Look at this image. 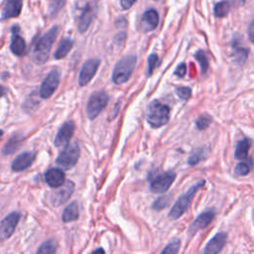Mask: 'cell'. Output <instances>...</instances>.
I'll use <instances>...</instances> for the list:
<instances>
[{
	"mask_svg": "<svg viewBox=\"0 0 254 254\" xmlns=\"http://www.w3.org/2000/svg\"><path fill=\"white\" fill-rule=\"evenodd\" d=\"M59 31L60 28L58 26H54L37 40L31 53L32 59L36 64H42L47 62L52 46L57 39Z\"/></svg>",
	"mask_w": 254,
	"mask_h": 254,
	"instance_id": "6da1fadb",
	"label": "cell"
},
{
	"mask_svg": "<svg viewBox=\"0 0 254 254\" xmlns=\"http://www.w3.org/2000/svg\"><path fill=\"white\" fill-rule=\"evenodd\" d=\"M137 63L135 55H128L121 58L114 65L112 72V81L115 84L125 83L131 76Z\"/></svg>",
	"mask_w": 254,
	"mask_h": 254,
	"instance_id": "7a4b0ae2",
	"label": "cell"
},
{
	"mask_svg": "<svg viewBox=\"0 0 254 254\" xmlns=\"http://www.w3.org/2000/svg\"><path fill=\"white\" fill-rule=\"evenodd\" d=\"M146 119L151 127H162L166 125L170 119V107L158 100H154L147 108Z\"/></svg>",
	"mask_w": 254,
	"mask_h": 254,
	"instance_id": "3957f363",
	"label": "cell"
},
{
	"mask_svg": "<svg viewBox=\"0 0 254 254\" xmlns=\"http://www.w3.org/2000/svg\"><path fill=\"white\" fill-rule=\"evenodd\" d=\"M204 186V181L201 180L199 182H197L195 185H193L191 188L189 189V190L187 192H185L184 194H182L177 201L175 202V204L173 205V207L170 210L169 216L171 219H178L180 218L189 208L194 194L196 193V191Z\"/></svg>",
	"mask_w": 254,
	"mask_h": 254,
	"instance_id": "277c9868",
	"label": "cell"
},
{
	"mask_svg": "<svg viewBox=\"0 0 254 254\" xmlns=\"http://www.w3.org/2000/svg\"><path fill=\"white\" fill-rule=\"evenodd\" d=\"M79 155V145L76 141H73L71 143H68L64 147V149L59 154L56 160V164L64 170H69L77 163Z\"/></svg>",
	"mask_w": 254,
	"mask_h": 254,
	"instance_id": "5b68a950",
	"label": "cell"
},
{
	"mask_svg": "<svg viewBox=\"0 0 254 254\" xmlns=\"http://www.w3.org/2000/svg\"><path fill=\"white\" fill-rule=\"evenodd\" d=\"M108 103V94L103 90L94 91L88 98L86 114L90 120L95 119Z\"/></svg>",
	"mask_w": 254,
	"mask_h": 254,
	"instance_id": "8992f818",
	"label": "cell"
},
{
	"mask_svg": "<svg viewBox=\"0 0 254 254\" xmlns=\"http://www.w3.org/2000/svg\"><path fill=\"white\" fill-rule=\"evenodd\" d=\"M61 79V70L57 67L53 68L43 80L40 87V95L43 99H48L53 95L59 86Z\"/></svg>",
	"mask_w": 254,
	"mask_h": 254,
	"instance_id": "52a82bcc",
	"label": "cell"
},
{
	"mask_svg": "<svg viewBox=\"0 0 254 254\" xmlns=\"http://www.w3.org/2000/svg\"><path fill=\"white\" fill-rule=\"evenodd\" d=\"M175 179L176 174L173 172H165L159 174L152 180L150 190L155 193H163L169 190Z\"/></svg>",
	"mask_w": 254,
	"mask_h": 254,
	"instance_id": "ba28073f",
	"label": "cell"
},
{
	"mask_svg": "<svg viewBox=\"0 0 254 254\" xmlns=\"http://www.w3.org/2000/svg\"><path fill=\"white\" fill-rule=\"evenodd\" d=\"M74 190V184L71 181L64 182V184L53 191L50 197V201L53 206H59L64 203L72 194Z\"/></svg>",
	"mask_w": 254,
	"mask_h": 254,
	"instance_id": "9c48e42d",
	"label": "cell"
},
{
	"mask_svg": "<svg viewBox=\"0 0 254 254\" xmlns=\"http://www.w3.org/2000/svg\"><path fill=\"white\" fill-rule=\"evenodd\" d=\"M20 220V213L13 211L4 217L0 222V240L8 239L15 231Z\"/></svg>",
	"mask_w": 254,
	"mask_h": 254,
	"instance_id": "30bf717a",
	"label": "cell"
},
{
	"mask_svg": "<svg viewBox=\"0 0 254 254\" xmlns=\"http://www.w3.org/2000/svg\"><path fill=\"white\" fill-rule=\"evenodd\" d=\"M99 64L100 61L98 59H89L83 63L78 74V83L80 86L86 85L93 78Z\"/></svg>",
	"mask_w": 254,
	"mask_h": 254,
	"instance_id": "8fae6325",
	"label": "cell"
},
{
	"mask_svg": "<svg viewBox=\"0 0 254 254\" xmlns=\"http://www.w3.org/2000/svg\"><path fill=\"white\" fill-rule=\"evenodd\" d=\"M74 132V123L72 121H66L64 122L59 129L56 138H55V146L56 147H62L66 146Z\"/></svg>",
	"mask_w": 254,
	"mask_h": 254,
	"instance_id": "7c38bea8",
	"label": "cell"
},
{
	"mask_svg": "<svg viewBox=\"0 0 254 254\" xmlns=\"http://www.w3.org/2000/svg\"><path fill=\"white\" fill-rule=\"evenodd\" d=\"M96 13V6L92 3H87L82 10L77 23V29L79 33H84L88 30Z\"/></svg>",
	"mask_w": 254,
	"mask_h": 254,
	"instance_id": "4fadbf2b",
	"label": "cell"
},
{
	"mask_svg": "<svg viewBox=\"0 0 254 254\" xmlns=\"http://www.w3.org/2000/svg\"><path fill=\"white\" fill-rule=\"evenodd\" d=\"M159 24V14L155 9H148L144 12L140 21V29L143 32H150L157 28Z\"/></svg>",
	"mask_w": 254,
	"mask_h": 254,
	"instance_id": "5bb4252c",
	"label": "cell"
},
{
	"mask_svg": "<svg viewBox=\"0 0 254 254\" xmlns=\"http://www.w3.org/2000/svg\"><path fill=\"white\" fill-rule=\"evenodd\" d=\"M10 50L15 56L21 57L26 54V43L20 34V29L17 26L12 28V38L10 44Z\"/></svg>",
	"mask_w": 254,
	"mask_h": 254,
	"instance_id": "9a60e30c",
	"label": "cell"
},
{
	"mask_svg": "<svg viewBox=\"0 0 254 254\" xmlns=\"http://www.w3.org/2000/svg\"><path fill=\"white\" fill-rule=\"evenodd\" d=\"M23 6V0H7L2 8L1 20H8L10 18H16L21 14Z\"/></svg>",
	"mask_w": 254,
	"mask_h": 254,
	"instance_id": "2e32d148",
	"label": "cell"
},
{
	"mask_svg": "<svg viewBox=\"0 0 254 254\" xmlns=\"http://www.w3.org/2000/svg\"><path fill=\"white\" fill-rule=\"evenodd\" d=\"M226 243V234L219 232L215 234L204 246L201 254H217Z\"/></svg>",
	"mask_w": 254,
	"mask_h": 254,
	"instance_id": "e0dca14e",
	"label": "cell"
},
{
	"mask_svg": "<svg viewBox=\"0 0 254 254\" xmlns=\"http://www.w3.org/2000/svg\"><path fill=\"white\" fill-rule=\"evenodd\" d=\"M36 154L34 152H24L17 156L12 162L11 169L14 172H22L28 169L34 162Z\"/></svg>",
	"mask_w": 254,
	"mask_h": 254,
	"instance_id": "ac0fdd59",
	"label": "cell"
},
{
	"mask_svg": "<svg viewBox=\"0 0 254 254\" xmlns=\"http://www.w3.org/2000/svg\"><path fill=\"white\" fill-rule=\"evenodd\" d=\"M214 218V211L213 210H207L204 212H201L191 223V225L189 228V234L193 235L197 230L205 228Z\"/></svg>",
	"mask_w": 254,
	"mask_h": 254,
	"instance_id": "d6986e66",
	"label": "cell"
},
{
	"mask_svg": "<svg viewBox=\"0 0 254 254\" xmlns=\"http://www.w3.org/2000/svg\"><path fill=\"white\" fill-rule=\"evenodd\" d=\"M45 181L50 187L59 188L64 184L65 177L61 169L52 168L45 173Z\"/></svg>",
	"mask_w": 254,
	"mask_h": 254,
	"instance_id": "ffe728a7",
	"label": "cell"
},
{
	"mask_svg": "<svg viewBox=\"0 0 254 254\" xmlns=\"http://www.w3.org/2000/svg\"><path fill=\"white\" fill-rule=\"evenodd\" d=\"M232 56H233V59H234V62L238 64V65H241L245 63V61L247 60V57H248V49L247 48H244V47H241V43H240V37L238 38H234L232 40Z\"/></svg>",
	"mask_w": 254,
	"mask_h": 254,
	"instance_id": "44dd1931",
	"label": "cell"
},
{
	"mask_svg": "<svg viewBox=\"0 0 254 254\" xmlns=\"http://www.w3.org/2000/svg\"><path fill=\"white\" fill-rule=\"evenodd\" d=\"M239 1L242 0H223L220 2H217L214 6V16L216 18H223L225 17L230 9L234 6H237L239 4Z\"/></svg>",
	"mask_w": 254,
	"mask_h": 254,
	"instance_id": "7402d4cb",
	"label": "cell"
},
{
	"mask_svg": "<svg viewBox=\"0 0 254 254\" xmlns=\"http://www.w3.org/2000/svg\"><path fill=\"white\" fill-rule=\"evenodd\" d=\"M79 215V206L76 201H72L63 211L62 219L64 222H70L76 220Z\"/></svg>",
	"mask_w": 254,
	"mask_h": 254,
	"instance_id": "603a6c76",
	"label": "cell"
},
{
	"mask_svg": "<svg viewBox=\"0 0 254 254\" xmlns=\"http://www.w3.org/2000/svg\"><path fill=\"white\" fill-rule=\"evenodd\" d=\"M23 139L24 138L22 135L14 134L13 136H11L9 138V140L4 145V147L2 149V153L4 155H10V154L14 153L20 147V144L23 141Z\"/></svg>",
	"mask_w": 254,
	"mask_h": 254,
	"instance_id": "cb8c5ba5",
	"label": "cell"
},
{
	"mask_svg": "<svg viewBox=\"0 0 254 254\" xmlns=\"http://www.w3.org/2000/svg\"><path fill=\"white\" fill-rule=\"evenodd\" d=\"M72 46H73V41L71 39L65 38V39L62 40V42L60 43L58 49L55 52L54 58L56 60H61V59L64 58L69 53V51L71 50Z\"/></svg>",
	"mask_w": 254,
	"mask_h": 254,
	"instance_id": "d4e9b609",
	"label": "cell"
},
{
	"mask_svg": "<svg viewBox=\"0 0 254 254\" xmlns=\"http://www.w3.org/2000/svg\"><path fill=\"white\" fill-rule=\"evenodd\" d=\"M250 140L247 138H244L240 141H238L235 151H234V157L237 160H243L247 157L249 149H250Z\"/></svg>",
	"mask_w": 254,
	"mask_h": 254,
	"instance_id": "484cf974",
	"label": "cell"
},
{
	"mask_svg": "<svg viewBox=\"0 0 254 254\" xmlns=\"http://www.w3.org/2000/svg\"><path fill=\"white\" fill-rule=\"evenodd\" d=\"M58 243L55 239H49L41 244L36 254H56Z\"/></svg>",
	"mask_w": 254,
	"mask_h": 254,
	"instance_id": "4316f807",
	"label": "cell"
},
{
	"mask_svg": "<svg viewBox=\"0 0 254 254\" xmlns=\"http://www.w3.org/2000/svg\"><path fill=\"white\" fill-rule=\"evenodd\" d=\"M194 58L200 66L201 73H205L208 69V60L203 51L199 50L194 54Z\"/></svg>",
	"mask_w": 254,
	"mask_h": 254,
	"instance_id": "83f0119b",
	"label": "cell"
},
{
	"mask_svg": "<svg viewBox=\"0 0 254 254\" xmlns=\"http://www.w3.org/2000/svg\"><path fill=\"white\" fill-rule=\"evenodd\" d=\"M66 0H52L49 6V13L52 17L56 16L60 10H62V8L64 6Z\"/></svg>",
	"mask_w": 254,
	"mask_h": 254,
	"instance_id": "f1b7e54d",
	"label": "cell"
},
{
	"mask_svg": "<svg viewBox=\"0 0 254 254\" xmlns=\"http://www.w3.org/2000/svg\"><path fill=\"white\" fill-rule=\"evenodd\" d=\"M204 156H205L204 150H203V149H197V150H195V151L190 156V158H189V160H188V163H189V165H190V166H194V165L198 164V163L204 158Z\"/></svg>",
	"mask_w": 254,
	"mask_h": 254,
	"instance_id": "f546056e",
	"label": "cell"
},
{
	"mask_svg": "<svg viewBox=\"0 0 254 254\" xmlns=\"http://www.w3.org/2000/svg\"><path fill=\"white\" fill-rule=\"evenodd\" d=\"M211 120H212V118H211L209 115L203 114V115L199 116V117L195 120V126H196V128L199 129V130H204V129H206V128L210 125Z\"/></svg>",
	"mask_w": 254,
	"mask_h": 254,
	"instance_id": "4dcf8cb0",
	"label": "cell"
},
{
	"mask_svg": "<svg viewBox=\"0 0 254 254\" xmlns=\"http://www.w3.org/2000/svg\"><path fill=\"white\" fill-rule=\"evenodd\" d=\"M171 201V196L170 195H164V196H160L158 197L154 203H153V208L155 210H161L165 207H167L169 205Z\"/></svg>",
	"mask_w": 254,
	"mask_h": 254,
	"instance_id": "1f68e13d",
	"label": "cell"
},
{
	"mask_svg": "<svg viewBox=\"0 0 254 254\" xmlns=\"http://www.w3.org/2000/svg\"><path fill=\"white\" fill-rule=\"evenodd\" d=\"M250 165L246 162H241V163H238L235 168H234V174L236 176H246L250 173Z\"/></svg>",
	"mask_w": 254,
	"mask_h": 254,
	"instance_id": "d6a6232c",
	"label": "cell"
},
{
	"mask_svg": "<svg viewBox=\"0 0 254 254\" xmlns=\"http://www.w3.org/2000/svg\"><path fill=\"white\" fill-rule=\"evenodd\" d=\"M160 64L159 57L156 54H152L148 58V68H147V75L150 76L153 72V70L156 68V66Z\"/></svg>",
	"mask_w": 254,
	"mask_h": 254,
	"instance_id": "836d02e7",
	"label": "cell"
},
{
	"mask_svg": "<svg viewBox=\"0 0 254 254\" xmlns=\"http://www.w3.org/2000/svg\"><path fill=\"white\" fill-rule=\"evenodd\" d=\"M180 249V241L176 240L169 243L161 252V254H177Z\"/></svg>",
	"mask_w": 254,
	"mask_h": 254,
	"instance_id": "e575fe53",
	"label": "cell"
},
{
	"mask_svg": "<svg viewBox=\"0 0 254 254\" xmlns=\"http://www.w3.org/2000/svg\"><path fill=\"white\" fill-rule=\"evenodd\" d=\"M176 93L181 99H184V100H188L191 96V90L190 87H187V86L178 87L176 89Z\"/></svg>",
	"mask_w": 254,
	"mask_h": 254,
	"instance_id": "d590c367",
	"label": "cell"
},
{
	"mask_svg": "<svg viewBox=\"0 0 254 254\" xmlns=\"http://www.w3.org/2000/svg\"><path fill=\"white\" fill-rule=\"evenodd\" d=\"M186 72H187V66H186V64L184 63L180 64L175 70V74L179 77H183L186 74Z\"/></svg>",
	"mask_w": 254,
	"mask_h": 254,
	"instance_id": "8d00e7d4",
	"label": "cell"
},
{
	"mask_svg": "<svg viewBox=\"0 0 254 254\" xmlns=\"http://www.w3.org/2000/svg\"><path fill=\"white\" fill-rule=\"evenodd\" d=\"M247 33H248V38H249V41L251 43L254 44V20L250 22V24L248 25V30H247Z\"/></svg>",
	"mask_w": 254,
	"mask_h": 254,
	"instance_id": "74e56055",
	"label": "cell"
},
{
	"mask_svg": "<svg viewBox=\"0 0 254 254\" xmlns=\"http://www.w3.org/2000/svg\"><path fill=\"white\" fill-rule=\"evenodd\" d=\"M136 1L137 0H120V6L122 9L127 10V9L131 8Z\"/></svg>",
	"mask_w": 254,
	"mask_h": 254,
	"instance_id": "f35d334b",
	"label": "cell"
},
{
	"mask_svg": "<svg viewBox=\"0 0 254 254\" xmlns=\"http://www.w3.org/2000/svg\"><path fill=\"white\" fill-rule=\"evenodd\" d=\"M91 254H105V252H104V250L102 249V248H97V249H95Z\"/></svg>",
	"mask_w": 254,
	"mask_h": 254,
	"instance_id": "ab89813d",
	"label": "cell"
},
{
	"mask_svg": "<svg viewBox=\"0 0 254 254\" xmlns=\"http://www.w3.org/2000/svg\"><path fill=\"white\" fill-rule=\"evenodd\" d=\"M5 93H6L5 88H4L3 86H1V85H0V97H3V96L5 95Z\"/></svg>",
	"mask_w": 254,
	"mask_h": 254,
	"instance_id": "60d3db41",
	"label": "cell"
},
{
	"mask_svg": "<svg viewBox=\"0 0 254 254\" xmlns=\"http://www.w3.org/2000/svg\"><path fill=\"white\" fill-rule=\"evenodd\" d=\"M2 135H3V131H2V130H1V129H0V137H1V136H2Z\"/></svg>",
	"mask_w": 254,
	"mask_h": 254,
	"instance_id": "b9f144b4",
	"label": "cell"
}]
</instances>
